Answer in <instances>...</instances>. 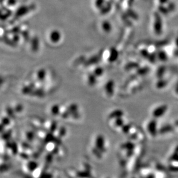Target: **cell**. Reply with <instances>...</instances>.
I'll list each match as a JSON object with an SVG mask.
<instances>
[{
	"instance_id": "277c9868",
	"label": "cell",
	"mask_w": 178,
	"mask_h": 178,
	"mask_svg": "<svg viewBox=\"0 0 178 178\" xmlns=\"http://www.w3.org/2000/svg\"><path fill=\"white\" fill-rule=\"evenodd\" d=\"M175 44L177 46V47H178V36L176 37V39L175 40Z\"/></svg>"
},
{
	"instance_id": "7a4b0ae2",
	"label": "cell",
	"mask_w": 178,
	"mask_h": 178,
	"mask_svg": "<svg viewBox=\"0 0 178 178\" xmlns=\"http://www.w3.org/2000/svg\"><path fill=\"white\" fill-rule=\"evenodd\" d=\"M165 111V108L164 107H160L159 108H158L157 110H156L155 112H154V115L156 116V117H159L160 115H162L164 112Z\"/></svg>"
},
{
	"instance_id": "3957f363",
	"label": "cell",
	"mask_w": 178,
	"mask_h": 178,
	"mask_svg": "<svg viewBox=\"0 0 178 178\" xmlns=\"http://www.w3.org/2000/svg\"><path fill=\"white\" fill-rule=\"evenodd\" d=\"M159 1H160V4L163 5V4H167V3H168V0H159Z\"/></svg>"
},
{
	"instance_id": "6da1fadb",
	"label": "cell",
	"mask_w": 178,
	"mask_h": 178,
	"mask_svg": "<svg viewBox=\"0 0 178 178\" xmlns=\"http://www.w3.org/2000/svg\"><path fill=\"white\" fill-rule=\"evenodd\" d=\"M163 19L159 14L156 13L154 16L153 29L154 32L157 35L162 34L163 30Z\"/></svg>"
}]
</instances>
